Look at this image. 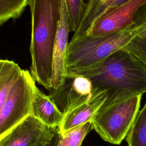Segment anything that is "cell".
I'll list each match as a JSON object with an SVG mask.
<instances>
[{
	"label": "cell",
	"instance_id": "cell-7",
	"mask_svg": "<svg viewBox=\"0 0 146 146\" xmlns=\"http://www.w3.org/2000/svg\"><path fill=\"white\" fill-rule=\"evenodd\" d=\"M93 95L91 81L84 77L66 78L58 89L51 91L48 95L64 116L77 106L89 100Z\"/></svg>",
	"mask_w": 146,
	"mask_h": 146
},
{
	"label": "cell",
	"instance_id": "cell-10",
	"mask_svg": "<svg viewBox=\"0 0 146 146\" xmlns=\"http://www.w3.org/2000/svg\"><path fill=\"white\" fill-rule=\"evenodd\" d=\"M92 91L93 95L89 100L73 108L64 116L59 127L60 133L91 121L107 99L106 92H96L93 90Z\"/></svg>",
	"mask_w": 146,
	"mask_h": 146
},
{
	"label": "cell",
	"instance_id": "cell-2",
	"mask_svg": "<svg viewBox=\"0 0 146 146\" xmlns=\"http://www.w3.org/2000/svg\"><path fill=\"white\" fill-rule=\"evenodd\" d=\"M29 5L31 14L30 71L35 82L51 91L54 47L61 0H30Z\"/></svg>",
	"mask_w": 146,
	"mask_h": 146
},
{
	"label": "cell",
	"instance_id": "cell-19",
	"mask_svg": "<svg viewBox=\"0 0 146 146\" xmlns=\"http://www.w3.org/2000/svg\"><path fill=\"white\" fill-rule=\"evenodd\" d=\"M133 26L146 29V2L137 12L134 19Z\"/></svg>",
	"mask_w": 146,
	"mask_h": 146
},
{
	"label": "cell",
	"instance_id": "cell-15",
	"mask_svg": "<svg viewBox=\"0 0 146 146\" xmlns=\"http://www.w3.org/2000/svg\"><path fill=\"white\" fill-rule=\"evenodd\" d=\"M93 129L91 121L72 128L59 135L57 146H81L88 132Z\"/></svg>",
	"mask_w": 146,
	"mask_h": 146
},
{
	"label": "cell",
	"instance_id": "cell-13",
	"mask_svg": "<svg viewBox=\"0 0 146 146\" xmlns=\"http://www.w3.org/2000/svg\"><path fill=\"white\" fill-rule=\"evenodd\" d=\"M22 70L14 61L0 59V110Z\"/></svg>",
	"mask_w": 146,
	"mask_h": 146
},
{
	"label": "cell",
	"instance_id": "cell-3",
	"mask_svg": "<svg viewBox=\"0 0 146 146\" xmlns=\"http://www.w3.org/2000/svg\"><path fill=\"white\" fill-rule=\"evenodd\" d=\"M145 30L132 27L102 36H84L68 43L66 58V76L92 68L117 50L123 47L133 37Z\"/></svg>",
	"mask_w": 146,
	"mask_h": 146
},
{
	"label": "cell",
	"instance_id": "cell-12",
	"mask_svg": "<svg viewBox=\"0 0 146 146\" xmlns=\"http://www.w3.org/2000/svg\"><path fill=\"white\" fill-rule=\"evenodd\" d=\"M125 0H87L82 21L71 40L86 36L94 21L106 10Z\"/></svg>",
	"mask_w": 146,
	"mask_h": 146
},
{
	"label": "cell",
	"instance_id": "cell-11",
	"mask_svg": "<svg viewBox=\"0 0 146 146\" xmlns=\"http://www.w3.org/2000/svg\"><path fill=\"white\" fill-rule=\"evenodd\" d=\"M31 115L51 128L59 127L64 117L48 96L43 93L36 86L34 91Z\"/></svg>",
	"mask_w": 146,
	"mask_h": 146
},
{
	"label": "cell",
	"instance_id": "cell-16",
	"mask_svg": "<svg viewBox=\"0 0 146 146\" xmlns=\"http://www.w3.org/2000/svg\"><path fill=\"white\" fill-rule=\"evenodd\" d=\"M30 0H0V26L11 19L19 18Z\"/></svg>",
	"mask_w": 146,
	"mask_h": 146
},
{
	"label": "cell",
	"instance_id": "cell-5",
	"mask_svg": "<svg viewBox=\"0 0 146 146\" xmlns=\"http://www.w3.org/2000/svg\"><path fill=\"white\" fill-rule=\"evenodd\" d=\"M35 81L23 70L0 110V140L31 115Z\"/></svg>",
	"mask_w": 146,
	"mask_h": 146
},
{
	"label": "cell",
	"instance_id": "cell-18",
	"mask_svg": "<svg viewBox=\"0 0 146 146\" xmlns=\"http://www.w3.org/2000/svg\"><path fill=\"white\" fill-rule=\"evenodd\" d=\"M123 48L132 54L146 66V29L133 37Z\"/></svg>",
	"mask_w": 146,
	"mask_h": 146
},
{
	"label": "cell",
	"instance_id": "cell-9",
	"mask_svg": "<svg viewBox=\"0 0 146 146\" xmlns=\"http://www.w3.org/2000/svg\"><path fill=\"white\" fill-rule=\"evenodd\" d=\"M70 32V24L65 0H61L60 17L54 47L52 90L60 87L66 79V58Z\"/></svg>",
	"mask_w": 146,
	"mask_h": 146
},
{
	"label": "cell",
	"instance_id": "cell-20",
	"mask_svg": "<svg viewBox=\"0 0 146 146\" xmlns=\"http://www.w3.org/2000/svg\"><path fill=\"white\" fill-rule=\"evenodd\" d=\"M59 135H60V131H59V127H58L54 135L50 139L42 143L38 146H57Z\"/></svg>",
	"mask_w": 146,
	"mask_h": 146
},
{
	"label": "cell",
	"instance_id": "cell-1",
	"mask_svg": "<svg viewBox=\"0 0 146 146\" xmlns=\"http://www.w3.org/2000/svg\"><path fill=\"white\" fill-rule=\"evenodd\" d=\"M76 76L88 79L94 91L106 92L107 99L102 107L146 92V66L123 47L96 66L73 73L66 78Z\"/></svg>",
	"mask_w": 146,
	"mask_h": 146
},
{
	"label": "cell",
	"instance_id": "cell-8",
	"mask_svg": "<svg viewBox=\"0 0 146 146\" xmlns=\"http://www.w3.org/2000/svg\"><path fill=\"white\" fill-rule=\"evenodd\" d=\"M57 128H48L30 115L0 140V146H38L50 139Z\"/></svg>",
	"mask_w": 146,
	"mask_h": 146
},
{
	"label": "cell",
	"instance_id": "cell-17",
	"mask_svg": "<svg viewBox=\"0 0 146 146\" xmlns=\"http://www.w3.org/2000/svg\"><path fill=\"white\" fill-rule=\"evenodd\" d=\"M70 32L78 29L84 15L86 3L83 0H65Z\"/></svg>",
	"mask_w": 146,
	"mask_h": 146
},
{
	"label": "cell",
	"instance_id": "cell-4",
	"mask_svg": "<svg viewBox=\"0 0 146 146\" xmlns=\"http://www.w3.org/2000/svg\"><path fill=\"white\" fill-rule=\"evenodd\" d=\"M141 97L136 95L102 107L91 120L93 129L105 141L120 144L137 116Z\"/></svg>",
	"mask_w": 146,
	"mask_h": 146
},
{
	"label": "cell",
	"instance_id": "cell-6",
	"mask_svg": "<svg viewBox=\"0 0 146 146\" xmlns=\"http://www.w3.org/2000/svg\"><path fill=\"white\" fill-rule=\"evenodd\" d=\"M146 0H125L106 10L93 23L87 35L102 36L133 27L135 15Z\"/></svg>",
	"mask_w": 146,
	"mask_h": 146
},
{
	"label": "cell",
	"instance_id": "cell-14",
	"mask_svg": "<svg viewBox=\"0 0 146 146\" xmlns=\"http://www.w3.org/2000/svg\"><path fill=\"white\" fill-rule=\"evenodd\" d=\"M125 138L128 146H146V102Z\"/></svg>",
	"mask_w": 146,
	"mask_h": 146
}]
</instances>
